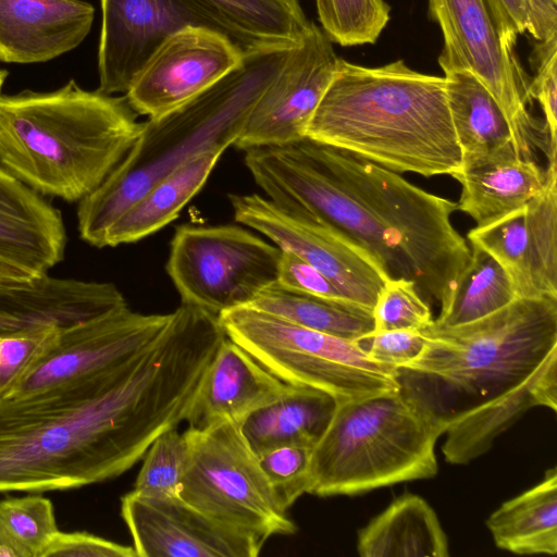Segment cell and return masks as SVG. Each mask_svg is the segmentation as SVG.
I'll return each instance as SVG.
<instances>
[{
  "label": "cell",
  "mask_w": 557,
  "mask_h": 557,
  "mask_svg": "<svg viewBox=\"0 0 557 557\" xmlns=\"http://www.w3.org/2000/svg\"><path fill=\"white\" fill-rule=\"evenodd\" d=\"M423 354L397 369L399 389L444 425L516 387L557 350V297H517L479 320L422 330Z\"/></svg>",
  "instance_id": "5"
},
{
  "label": "cell",
  "mask_w": 557,
  "mask_h": 557,
  "mask_svg": "<svg viewBox=\"0 0 557 557\" xmlns=\"http://www.w3.org/2000/svg\"><path fill=\"white\" fill-rule=\"evenodd\" d=\"M293 47H263L245 53L236 67L209 88L178 108L141 123L139 135L123 160L78 202L81 238L102 248L109 227L157 182L198 154L224 152L234 146Z\"/></svg>",
  "instance_id": "4"
},
{
  "label": "cell",
  "mask_w": 557,
  "mask_h": 557,
  "mask_svg": "<svg viewBox=\"0 0 557 557\" xmlns=\"http://www.w3.org/2000/svg\"><path fill=\"white\" fill-rule=\"evenodd\" d=\"M170 317L134 312L125 306L62 327L52 348L10 396L114 373L158 337Z\"/></svg>",
  "instance_id": "13"
},
{
  "label": "cell",
  "mask_w": 557,
  "mask_h": 557,
  "mask_svg": "<svg viewBox=\"0 0 557 557\" xmlns=\"http://www.w3.org/2000/svg\"><path fill=\"white\" fill-rule=\"evenodd\" d=\"M286 387L244 348L225 337L202 374L184 421L188 429L196 430L221 421L240 424Z\"/></svg>",
  "instance_id": "18"
},
{
  "label": "cell",
  "mask_w": 557,
  "mask_h": 557,
  "mask_svg": "<svg viewBox=\"0 0 557 557\" xmlns=\"http://www.w3.org/2000/svg\"><path fill=\"white\" fill-rule=\"evenodd\" d=\"M445 90L462 162L512 146L507 120L488 89L468 71L445 72Z\"/></svg>",
  "instance_id": "28"
},
{
  "label": "cell",
  "mask_w": 557,
  "mask_h": 557,
  "mask_svg": "<svg viewBox=\"0 0 557 557\" xmlns=\"http://www.w3.org/2000/svg\"><path fill=\"white\" fill-rule=\"evenodd\" d=\"M356 343L374 361L399 369L423 354L428 338L422 331L391 330L372 332Z\"/></svg>",
  "instance_id": "39"
},
{
  "label": "cell",
  "mask_w": 557,
  "mask_h": 557,
  "mask_svg": "<svg viewBox=\"0 0 557 557\" xmlns=\"http://www.w3.org/2000/svg\"><path fill=\"white\" fill-rule=\"evenodd\" d=\"M470 250L469 263L448 304L433 320L436 326H456L479 320L517 298L509 275L498 261L475 245H470Z\"/></svg>",
  "instance_id": "31"
},
{
  "label": "cell",
  "mask_w": 557,
  "mask_h": 557,
  "mask_svg": "<svg viewBox=\"0 0 557 557\" xmlns=\"http://www.w3.org/2000/svg\"><path fill=\"white\" fill-rule=\"evenodd\" d=\"M311 451L302 446H282L258 456L280 504L288 510L311 487Z\"/></svg>",
  "instance_id": "37"
},
{
  "label": "cell",
  "mask_w": 557,
  "mask_h": 557,
  "mask_svg": "<svg viewBox=\"0 0 557 557\" xmlns=\"http://www.w3.org/2000/svg\"><path fill=\"white\" fill-rule=\"evenodd\" d=\"M244 54L218 32L184 27L152 53L124 96L137 114L162 115L216 83L240 63Z\"/></svg>",
  "instance_id": "15"
},
{
  "label": "cell",
  "mask_w": 557,
  "mask_h": 557,
  "mask_svg": "<svg viewBox=\"0 0 557 557\" xmlns=\"http://www.w3.org/2000/svg\"><path fill=\"white\" fill-rule=\"evenodd\" d=\"M128 306L112 283L42 274L24 284L0 283V336L53 324L66 327Z\"/></svg>",
  "instance_id": "19"
},
{
  "label": "cell",
  "mask_w": 557,
  "mask_h": 557,
  "mask_svg": "<svg viewBox=\"0 0 557 557\" xmlns=\"http://www.w3.org/2000/svg\"><path fill=\"white\" fill-rule=\"evenodd\" d=\"M336 405L325 392L287 384L277 398L251 412L239 426L257 456L282 446L313 448Z\"/></svg>",
  "instance_id": "24"
},
{
  "label": "cell",
  "mask_w": 557,
  "mask_h": 557,
  "mask_svg": "<svg viewBox=\"0 0 557 557\" xmlns=\"http://www.w3.org/2000/svg\"><path fill=\"white\" fill-rule=\"evenodd\" d=\"M121 516L138 557H256L263 544L226 527L180 496L121 498Z\"/></svg>",
  "instance_id": "17"
},
{
  "label": "cell",
  "mask_w": 557,
  "mask_h": 557,
  "mask_svg": "<svg viewBox=\"0 0 557 557\" xmlns=\"http://www.w3.org/2000/svg\"><path fill=\"white\" fill-rule=\"evenodd\" d=\"M373 332L391 330L422 331L433 322L430 304L416 284L404 277H392L381 288L372 308Z\"/></svg>",
  "instance_id": "36"
},
{
  "label": "cell",
  "mask_w": 557,
  "mask_h": 557,
  "mask_svg": "<svg viewBox=\"0 0 557 557\" xmlns=\"http://www.w3.org/2000/svg\"><path fill=\"white\" fill-rule=\"evenodd\" d=\"M281 249L237 225H182L166 271L182 302L214 315L248 306L277 281Z\"/></svg>",
  "instance_id": "10"
},
{
  "label": "cell",
  "mask_w": 557,
  "mask_h": 557,
  "mask_svg": "<svg viewBox=\"0 0 557 557\" xmlns=\"http://www.w3.org/2000/svg\"><path fill=\"white\" fill-rule=\"evenodd\" d=\"M230 202L238 223L317 268L352 304L372 311L381 288L393 277L368 251L319 220L257 194L230 195Z\"/></svg>",
  "instance_id": "11"
},
{
  "label": "cell",
  "mask_w": 557,
  "mask_h": 557,
  "mask_svg": "<svg viewBox=\"0 0 557 557\" xmlns=\"http://www.w3.org/2000/svg\"><path fill=\"white\" fill-rule=\"evenodd\" d=\"M61 326L45 324L0 336V397H9L55 344Z\"/></svg>",
  "instance_id": "35"
},
{
  "label": "cell",
  "mask_w": 557,
  "mask_h": 557,
  "mask_svg": "<svg viewBox=\"0 0 557 557\" xmlns=\"http://www.w3.org/2000/svg\"><path fill=\"white\" fill-rule=\"evenodd\" d=\"M495 545L518 555L557 553V470L503 503L486 520Z\"/></svg>",
  "instance_id": "27"
},
{
  "label": "cell",
  "mask_w": 557,
  "mask_h": 557,
  "mask_svg": "<svg viewBox=\"0 0 557 557\" xmlns=\"http://www.w3.org/2000/svg\"><path fill=\"white\" fill-rule=\"evenodd\" d=\"M133 546L87 532L59 531L41 557H136Z\"/></svg>",
  "instance_id": "41"
},
{
  "label": "cell",
  "mask_w": 557,
  "mask_h": 557,
  "mask_svg": "<svg viewBox=\"0 0 557 557\" xmlns=\"http://www.w3.org/2000/svg\"><path fill=\"white\" fill-rule=\"evenodd\" d=\"M26 268L0 256V283L2 284H24L36 278Z\"/></svg>",
  "instance_id": "44"
},
{
  "label": "cell",
  "mask_w": 557,
  "mask_h": 557,
  "mask_svg": "<svg viewBox=\"0 0 557 557\" xmlns=\"http://www.w3.org/2000/svg\"><path fill=\"white\" fill-rule=\"evenodd\" d=\"M445 425L400 389L337 403L311 451L309 494L358 495L430 479Z\"/></svg>",
  "instance_id": "6"
},
{
  "label": "cell",
  "mask_w": 557,
  "mask_h": 557,
  "mask_svg": "<svg viewBox=\"0 0 557 557\" xmlns=\"http://www.w3.org/2000/svg\"><path fill=\"white\" fill-rule=\"evenodd\" d=\"M251 48L292 47L311 29L299 0H202Z\"/></svg>",
  "instance_id": "30"
},
{
  "label": "cell",
  "mask_w": 557,
  "mask_h": 557,
  "mask_svg": "<svg viewBox=\"0 0 557 557\" xmlns=\"http://www.w3.org/2000/svg\"><path fill=\"white\" fill-rule=\"evenodd\" d=\"M322 30L343 47L374 44L389 20L384 0H315Z\"/></svg>",
  "instance_id": "32"
},
{
  "label": "cell",
  "mask_w": 557,
  "mask_h": 557,
  "mask_svg": "<svg viewBox=\"0 0 557 557\" xmlns=\"http://www.w3.org/2000/svg\"><path fill=\"white\" fill-rule=\"evenodd\" d=\"M297 325L356 342L374 330L372 311L361 306L297 293L277 282L248 305Z\"/></svg>",
  "instance_id": "29"
},
{
  "label": "cell",
  "mask_w": 557,
  "mask_h": 557,
  "mask_svg": "<svg viewBox=\"0 0 557 557\" xmlns=\"http://www.w3.org/2000/svg\"><path fill=\"white\" fill-rule=\"evenodd\" d=\"M487 3L502 40L513 49L518 35L529 30L530 0H487Z\"/></svg>",
  "instance_id": "42"
},
{
  "label": "cell",
  "mask_w": 557,
  "mask_h": 557,
  "mask_svg": "<svg viewBox=\"0 0 557 557\" xmlns=\"http://www.w3.org/2000/svg\"><path fill=\"white\" fill-rule=\"evenodd\" d=\"M125 96L83 89L0 92V164L45 197L79 202L115 169L141 123Z\"/></svg>",
  "instance_id": "3"
},
{
  "label": "cell",
  "mask_w": 557,
  "mask_h": 557,
  "mask_svg": "<svg viewBox=\"0 0 557 557\" xmlns=\"http://www.w3.org/2000/svg\"><path fill=\"white\" fill-rule=\"evenodd\" d=\"M535 40L557 36V0H530V26Z\"/></svg>",
  "instance_id": "43"
},
{
  "label": "cell",
  "mask_w": 557,
  "mask_h": 557,
  "mask_svg": "<svg viewBox=\"0 0 557 557\" xmlns=\"http://www.w3.org/2000/svg\"><path fill=\"white\" fill-rule=\"evenodd\" d=\"M187 459L184 432L177 426L164 431L147 449L133 492L147 497L180 496Z\"/></svg>",
  "instance_id": "33"
},
{
  "label": "cell",
  "mask_w": 557,
  "mask_h": 557,
  "mask_svg": "<svg viewBox=\"0 0 557 557\" xmlns=\"http://www.w3.org/2000/svg\"><path fill=\"white\" fill-rule=\"evenodd\" d=\"M65 244L60 211L0 164V256L40 276L63 259Z\"/></svg>",
  "instance_id": "22"
},
{
  "label": "cell",
  "mask_w": 557,
  "mask_h": 557,
  "mask_svg": "<svg viewBox=\"0 0 557 557\" xmlns=\"http://www.w3.org/2000/svg\"><path fill=\"white\" fill-rule=\"evenodd\" d=\"M94 16L83 0H0V61L38 63L72 51Z\"/></svg>",
  "instance_id": "20"
},
{
  "label": "cell",
  "mask_w": 557,
  "mask_h": 557,
  "mask_svg": "<svg viewBox=\"0 0 557 557\" xmlns=\"http://www.w3.org/2000/svg\"><path fill=\"white\" fill-rule=\"evenodd\" d=\"M0 557H26L0 522Z\"/></svg>",
  "instance_id": "45"
},
{
  "label": "cell",
  "mask_w": 557,
  "mask_h": 557,
  "mask_svg": "<svg viewBox=\"0 0 557 557\" xmlns=\"http://www.w3.org/2000/svg\"><path fill=\"white\" fill-rule=\"evenodd\" d=\"M220 343L206 319L177 309L114 373L0 397V493L79 488L131 469L184 421Z\"/></svg>",
  "instance_id": "1"
},
{
  "label": "cell",
  "mask_w": 557,
  "mask_h": 557,
  "mask_svg": "<svg viewBox=\"0 0 557 557\" xmlns=\"http://www.w3.org/2000/svg\"><path fill=\"white\" fill-rule=\"evenodd\" d=\"M281 251L276 281L281 286L297 293L350 302L317 268L292 252Z\"/></svg>",
  "instance_id": "40"
},
{
  "label": "cell",
  "mask_w": 557,
  "mask_h": 557,
  "mask_svg": "<svg viewBox=\"0 0 557 557\" xmlns=\"http://www.w3.org/2000/svg\"><path fill=\"white\" fill-rule=\"evenodd\" d=\"M525 206L467 234L506 270L517 297H557V165Z\"/></svg>",
  "instance_id": "16"
},
{
  "label": "cell",
  "mask_w": 557,
  "mask_h": 557,
  "mask_svg": "<svg viewBox=\"0 0 557 557\" xmlns=\"http://www.w3.org/2000/svg\"><path fill=\"white\" fill-rule=\"evenodd\" d=\"M429 16L443 34L438 64L445 72H471L502 109L519 157L536 161L541 151L547 162L557 158L544 121L528 104L529 81L515 54L502 40L487 0H429Z\"/></svg>",
  "instance_id": "9"
},
{
  "label": "cell",
  "mask_w": 557,
  "mask_h": 557,
  "mask_svg": "<svg viewBox=\"0 0 557 557\" xmlns=\"http://www.w3.org/2000/svg\"><path fill=\"white\" fill-rule=\"evenodd\" d=\"M222 154L219 150L198 154L157 182L109 227L103 247L138 242L175 220Z\"/></svg>",
  "instance_id": "26"
},
{
  "label": "cell",
  "mask_w": 557,
  "mask_h": 557,
  "mask_svg": "<svg viewBox=\"0 0 557 557\" xmlns=\"http://www.w3.org/2000/svg\"><path fill=\"white\" fill-rule=\"evenodd\" d=\"M332 44L313 24L255 104L234 144L236 148L282 146L306 138L337 65Z\"/></svg>",
  "instance_id": "14"
},
{
  "label": "cell",
  "mask_w": 557,
  "mask_h": 557,
  "mask_svg": "<svg viewBox=\"0 0 557 557\" xmlns=\"http://www.w3.org/2000/svg\"><path fill=\"white\" fill-rule=\"evenodd\" d=\"M445 84L403 60L368 67L338 58L306 137L399 174L451 176L462 154Z\"/></svg>",
  "instance_id": "2"
},
{
  "label": "cell",
  "mask_w": 557,
  "mask_h": 557,
  "mask_svg": "<svg viewBox=\"0 0 557 557\" xmlns=\"http://www.w3.org/2000/svg\"><path fill=\"white\" fill-rule=\"evenodd\" d=\"M451 176L461 186L457 210L468 214L478 227L525 206L544 190L548 180L546 169L519 157L513 146L462 162Z\"/></svg>",
  "instance_id": "23"
},
{
  "label": "cell",
  "mask_w": 557,
  "mask_h": 557,
  "mask_svg": "<svg viewBox=\"0 0 557 557\" xmlns=\"http://www.w3.org/2000/svg\"><path fill=\"white\" fill-rule=\"evenodd\" d=\"M362 557H447V535L435 510L421 496L395 498L358 532Z\"/></svg>",
  "instance_id": "25"
},
{
  "label": "cell",
  "mask_w": 557,
  "mask_h": 557,
  "mask_svg": "<svg viewBox=\"0 0 557 557\" xmlns=\"http://www.w3.org/2000/svg\"><path fill=\"white\" fill-rule=\"evenodd\" d=\"M7 75H8V72L0 69V90H1V87H2V85L4 83V79H5Z\"/></svg>",
  "instance_id": "46"
},
{
  "label": "cell",
  "mask_w": 557,
  "mask_h": 557,
  "mask_svg": "<svg viewBox=\"0 0 557 557\" xmlns=\"http://www.w3.org/2000/svg\"><path fill=\"white\" fill-rule=\"evenodd\" d=\"M537 406L557 409V350L516 387L451 419L442 446L446 461L466 465L482 456L496 437Z\"/></svg>",
  "instance_id": "21"
},
{
  "label": "cell",
  "mask_w": 557,
  "mask_h": 557,
  "mask_svg": "<svg viewBox=\"0 0 557 557\" xmlns=\"http://www.w3.org/2000/svg\"><path fill=\"white\" fill-rule=\"evenodd\" d=\"M0 522L26 557H41L60 531L51 500L38 495L0 499Z\"/></svg>",
  "instance_id": "34"
},
{
  "label": "cell",
  "mask_w": 557,
  "mask_h": 557,
  "mask_svg": "<svg viewBox=\"0 0 557 557\" xmlns=\"http://www.w3.org/2000/svg\"><path fill=\"white\" fill-rule=\"evenodd\" d=\"M100 5L98 89L104 94H125L160 45L187 26L218 32L244 53L256 50L202 0H100Z\"/></svg>",
  "instance_id": "12"
},
{
  "label": "cell",
  "mask_w": 557,
  "mask_h": 557,
  "mask_svg": "<svg viewBox=\"0 0 557 557\" xmlns=\"http://www.w3.org/2000/svg\"><path fill=\"white\" fill-rule=\"evenodd\" d=\"M188 459L180 497L220 523L265 543L297 530L277 500L239 424L187 429Z\"/></svg>",
  "instance_id": "8"
},
{
  "label": "cell",
  "mask_w": 557,
  "mask_h": 557,
  "mask_svg": "<svg viewBox=\"0 0 557 557\" xmlns=\"http://www.w3.org/2000/svg\"><path fill=\"white\" fill-rule=\"evenodd\" d=\"M530 63L535 74L529 83V96L541 104L550 140L557 145V36L535 40Z\"/></svg>",
  "instance_id": "38"
},
{
  "label": "cell",
  "mask_w": 557,
  "mask_h": 557,
  "mask_svg": "<svg viewBox=\"0 0 557 557\" xmlns=\"http://www.w3.org/2000/svg\"><path fill=\"white\" fill-rule=\"evenodd\" d=\"M225 336L285 384L325 392L337 403L399 389L397 369L352 341L307 329L250 306L218 315Z\"/></svg>",
  "instance_id": "7"
}]
</instances>
